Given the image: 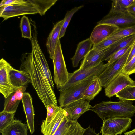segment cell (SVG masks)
Masks as SVG:
<instances>
[{"instance_id": "21", "label": "cell", "mask_w": 135, "mask_h": 135, "mask_svg": "<svg viewBox=\"0 0 135 135\" xmlns=\"http://www.w3.org/2000/svg\"><path fill=\"white\" fill-rule=\"evenodd\" d=\"M93 44L89 38L79 42L74 56L71 59L72 66L76 68L78 65L80 60L84 58L92 49Z\"/></svg>"}, {"instance_id": "32", "label": "cell", "mask_w": 135, "mask_h": 135, "mask_svg": "<svg viewBox=\"0 0 135 135\" xmlns=\"http://www.w3.org/2000/svg\"><path fill=\"white\" fill-rule=\"evenodd\" d=\"M110 10L118 11L127 10V8L135 2V0H112Z\"/></svg>"}, {"instance_id": "12", "label": "cell", "mask_w": 135, "mask_h": 135, "mask_svg": "<svg viewBox=\"0 0 135 135\" xmlns=\"http://www.w3.org/2000/svg\"><path fill=\"white\" fill-rule=\"evenodd\" d=\"M91 106L89 102L82 98L72 102L62 108L66 111L68 119L76 121L81 115L90 110Z\"/></svg>"}, {"instance_id": "9", "label": "cell", "mask_w": 135, "mask_h": 135, "mask_svg": "<svg viewBox=\"0 0 135 135\" xmlns=\"http://www.w3.org/2000/svg\"><path fill=\"white\" fill-rule=\"evenodd\" d=\"M132 45L121 57L109 65L98 76L101 85L105 88L122 71L126 64Z\"/></svg>"}, {"instance_id": "8", "label": "cell", "mask_w": 135, "mask_h": 135, "mask_svg": "<svg viewBox=\"0 0 135 135\" xmlns=\"http://www.w3.org/2000/svg\"><path fill=\"white\" fill-rule=\"evenodd\" d=\"M97 24L111 25L119 28L125 27L135 24V16L127 10L118 11L110 10L109 13Z\"/></svg>"}, {"instance_id": "16", "label": "cell", "mask_w": 135, "mask_h": 135, "mask_svg": "<svg viewBox=\"0 0 135 135\" xmlns=\"http://www.w3.org/2000/svg\"><path fill=\"white\" fill-rule=\"evenodd\" d=\"M26 88L20 87L15 88V91L5 99L3 111L15 113L20 101L22 100Z\"/></svg>"}, {"instance_id": "40", "label": "cell", "mask_w": 135, "mask_h": 135, "mask_svg": "<svg viewBox=\"0 0 135 135\" xmlns=\"http://www.w3.org/2000/svg\"><path fill=\"white\" fill-rule=\"evenodd\" d=\"M124 134V135H135V128L131 131L125 133Z\"/></svg>"}, {"instance_id": "37", "label": "cell", "mask_w": 135, "mask_h": 135, "mask_svg": "<svg viewBox=\"0 0 135 135\" xmlns=\"http://www.w3.org/2000/svg\"><path fill=\"white\" fill-rule=\"evenodd\" d=\"M135 55V41L132 45L130 53L127 59L126 64L128 63Z\"/></svg>"}, {"instance_id": "10", "label": "cell", "mask_w": 135, "mask_h": 135, "mask_svg": "<svg viewBox=\"0 0 135 135\" xmlns=\"http://www.w3.org/2000/svg\"><path fill=\"white\" fill-rule=\"evenodd\" d=\"M129 85H135V81L129 75L122 72L117 75L105 88V95L110 98Z\"/></svg>"}, {"instance_id": "1", "label": "cell", "mask_w": 135, "mask_h": 135, "mask_svg": "<svg viewBox=\"0 0 135 135\" xmlns=\"http://www.w3.org/2000/svg\"><path fill=\"white\" fill-rule=\"evenodd\" d=\"M31 41L32 51L31 53L22 55L20 70L29 74L31 82L47 109L50 104L57 105L52 76L47 61L40 46L37 35H33Z\"/></svg>"}, {"instance_id": "6", "label": "cell", "mask_w": 135, "mask_h": 135, "mask_svg": "<svg viewBox=\"0 0 135 135\" xmlns=\"http://www.w3.org/2000/svg\"><path fill=\"white\" fill-rule=\"evenodd\" d=\"M95 77L60 91L58 99L59 107L62 108L72 102L83 98L85 90Z\"/></svg>"}, {"instance_id": "19", "label": "cell", "mask_w": 135, "mask_h": 135, "mask_svg": "<svg viewBox=\"0 0 135 135\" xmlns=\"http://www.w3.org/2000/svg\"><path fill=\"white\" fill-rule=\"evenodd\" d=\"M135 41V35L123 38L114 43L108 47L102 60L107 61L116 52L128 46L132 45Z\"/></svg>"}, {"instance_id": "29", "label": "cell", "mask_w": 135, "mask_h": 135, "mask_svg": "<svg viewBox=\"0 0 135 135\" xmlns=\"http://www.w3.org/2000/svg\"><path fill=\"white\" fill-rule=\"evenodd\" d=\"M61 108L59 106L53 104L48 106L47 117L45 120L42 122L41 130L44 129L51 122Z\"/></svg>"}, {"instance_id": "30", "label": "cell", "mask_w": 135, "mask_h": 135, "mask_svg": "<svg viewBox=\"0 0 135 135\" xmlns=\"http://www.w3.org/2000/svg\"><path fill=\"white\" fill-rule=\"evenodd\" d=\"M15 113L2 111L0 112V132L10 125L15 120Z\"/></svg>"}, {"instance_id": "20", "label": "cell", "mask_w": 135, "mask_h": 135, "mask_svg": "<svg viewBox=\"0 0 135 135\" xmlns=\"http://www.w3.org/2000/svg\"><path fill=\"white\" fill-rule=\"evenodd\" d=\"M9 75L11 83L15 88H26L30 82L31 78L28 73L23 71L16 69L13 67L10 70Z\"/></svg>"}, {"instance_id": "17", "label": "cell", "mask_w": 135, "mask_h": 135, "mask_svg": "<svg viewBox=\"0 0 135 135\" xmlns=\"http://www.w3.org/2000/svg\"><path fill=\"white\" fill-rule=\"evenodd\" d=\"M21 101L26 117L28 129L30 133L32 134L35 131V114L32 103V98L28 93L25 92Z\"/></svg>"}, {"instance_id": "11", "label": "cell", "mask_w": 135, "mask_h": 135, "mask_svg": "<svg viewBox=\"0 0 135 135\" xmlns=\"http://www.w3.org/2000/svg\"><path fill=\"white\" fill-rule=\"evenodd\" d=\"M12 67L3 58L0 60V92L6 98L15 90L12 84L9 72Z\"/></svg>"}, {"instance_id": "4", "label": "cell", "mask_w": 135, "mask_h": 135, "mask_svg": "<svg viewBox=\"0 0 135 135\" xmlns=\"http://www.w3.org/2000/svg\"><path fill=\"white\" fill-rule=\"evenodd\" d=\"M51 59L54 66L53 79L54 83L57 87L62 86L68 82L69 73L66 67L60 40Z\"/></svg>"}, {"instance_id": "22", "label": "cell", "mask_w": 135, "mask_h": 135, "mask_svg": "<svg viewBox=\"0 0 135 135\" xmlns=\"http://www.w3.org/2000/svg\"><path fill=\"white\" fill-rule=\"evenodd\" d=\"M66 111L61 108L54 118L41 132L44 135H53L60 125L66 117Z\"/></svg>"}, {"instance_id": "15", "label": "cell", "mask_w": 135, "mask_h": 135, "mask_svg": "<svg viewBox=\"0 0 135 135\" xmlns=\"http://www.w3.org/2000/svg\"><path fill=\"white\" fill-rule=\"evenodd\" d=\"M108 47L100 50L92 48L84 58L79 68L88 69L100 64Z\"/></svg>"}, {"instance_id": "26", "label": "cell", "mask_w": 135, "mask_h": 135, "mask_svg": "<svg viewBox=\"0 0 135 135\" xmlns=\"http://www.w3.org/2000/svg\"><path fill=\"white\" fill-rule=\"evenodd\" d=\"M120 100H135V85H129L118 93L115 95Z\"/></svg>"}, {"instance_id": "24", "label": "cell", "mask_w": 135, "mask_h": 135, "mask_svg": "<svg viewBox=\"0 0 135 135\" xmlns=\"http://www.w3.org/2000/svg\"><path fill=\"white\" fill-rule=\"evenodd\" d=\"M102 87L98 76L95 77L85 90L83 98L89 102L93 100L101 91Z\"/></svg>"}, {"instance_id": "25", "label": "cell", "mask_w": 135, "mask_h": 135, "mask_svg": "<svg viewBox=\"0 0 135 135\" xmlns=\"http://www.w3.org/2000/svg\"><path fill=\"white\" fill-rule=\"evenodd\" d=\"M37 9L41 15H44L46 12L53 5L57 0H28Z\"/></svg>"}, {"instance_id": "18", "label": "cell", "mask_w": 135, "mask_h": 135, "mask_svg": "<svg viewBox=\"0 0 135 135\" xmlns=\"http://www.w3.org/2000/svg\"><path fill=\"white\" fill-rule=\"evenodd\" d=\"M65 20V18L59 21L54 25L47 38L46 44L50 58L52 59L59 40L61 29Z\"/></svg>"}, {"instance_id": "38", "label": "cell", "mask_w": 135, "mask_h": 135, "mask_svg": "<svg viewBox=\"0 0 135 135\" xmlns=\"http://www.w3.org/2000/svg\"><path fill=\"white\" fill-rule=\"evenodd\" d=\"M16 0H2L0 3V7L4 6H7L15 3Z\"/></svg>"}, {"instance_id": "39", "label": "cell", "mask_w": 135, "mask_h": 135, "mask_svg": "<svg viewBox=\"0 0 135 135\" xmlns=\"http://www.w3.org/2000/svg\"><path fill=\"white\" fill-rule=\"evenodd\" d=\"M126 9L129 12L135 16V2L128 7Z\"/></svg>"}, {"instance_id": "36", "label": "cell", "mask_w": 135, "mask_h": 135, "mask_svg": "<svg viewBox=\"0 0 135 135\" xmlns=\"http://www.w3.org/2000/svg\"><path fill=\"white\" fill-rule=\"evenodd\" d=\"M99 133H96L95 130L91 128L90 125L87 128L85 129L83 135H99Z\"/></svg>"}, {"instance_id": "28", "label": "cell", "mask_w": 135, "mask_h": 135, "mask_svg": "<svg viewBox=\"0 0 135 135\" xmlns=\"http://www.w3.org/2000/svg\"><path fill=\"white\" fill-rule=\"evenodd\" d=\"M134 35H135V24L119 28L117 31L108 38H123Z\"/></svg>"}, {"instance_id": "7", "label": "cell", "mask_w": 135, "mask_h": 135, "mask_svg": "<svg viewBox=\"0 0 135 135\" xmlns=\"http://www.w3.org/2000/svg\"><path fill=\"white\" fill-rule=\"evenodd\" d=\"M132 120L130 117H116L105 119L100 133L105 135H121L130 128Z\"/></svg>"}, {"instance_id": "27", "label": "cell", "mask_w": 135, "mask_h": 135, "mask_svg": "<svg viewBox=\"0 0 135 135\" xmlns=\"http://www.w3.org/2000/svg\"><path fill=\"white\" fill-rule=\"evenodd\" d=\"M20 27L22 37L27 38L31 40L32 38V36L30 23L28 17L25 15H23L21 18Z\"/></svg>"}, {"instance_id": "3", "label": "cell", "mask_w": 135, "mask_h": 135, "mask_svg": "<svg viewBox=\"0 0 135 135\" xmlns=\"http://www.w3.org/2000/svg\"><path fill=\"white\" fill-rule=\"evenodd\" d=\"M108 63L103 62L92 68L79 69L72 73H69L68 82L64 85L57 87L59 91L76 85L95 76H98L109 65Z\"/></svg>"}, {"instance_id": "2", "label": "cell", "mask_w": 135, "mask_h": 135, "mask_svg": "<svg viewBox=\"0 0 135 135\" xmlns=\"http://www.w3.org/2000/svg\"><path fill=\"white\" fill-rule=\"evenodd\" d=\"M132 101H103L91 106L90 110L95 112L103 121L109 118L133 117L135 113V105Z\"/></svg>"}, {"instance_id": "14", "label": "cell", "mask_w": 135, "mask_h": 135, "mask_svg": "<svg viewBox=\"0 0 135 135\" xmlns=\"http://www.w3.org/2000/svg\"><path fill=\"white\" fill-rule=\"evenodd\" d=\"M85 129L77 121L70 120L66 117L53 135H83Z\"/></svg>"}, {"instance_id": "35", "label": "cell", "mask_w": 135, "mask_h": 135, "mask_svg": "<svg viewBox=\"0 0 135 135\" xmlns=\"http://www.w3.org/2000/svg\"><path fill=\"white\" fill-rule=\"evenodd\" d=\"M132 45L126 47L115 53L108 60V63L109 65L114 62L122 56Z\"/></svg>"}, {"instance_id": "31", "label": "cell", "mask_w": 135, "mask_h": 135, "mask_svg": "<svg viewBox=\"0 0 135 135\" xmlns=\"http://www.w3.org/2000/svg\"><path fill=\"white\" fill-rule=\"evenodd\" d=\"M84 7L82 5L78 7H75L70 11H68L65 15V20L60 31L59 39L63 37L65 34L66 28L74 14Z\"/></svg>"}, {"instance_id": "5", "label": "cell", "mask_w": 135, "mask_h": 135, "mask_svg": "<svg viewBox=\"0 0 135 135\" xmlns=\"http://www.w3.org/2000/svg\"><path fill=\"white\" fill-rule=\"evenodd\" d=\"M38 13V11L28 0H16L12 4L0 7V17L3 18V21L18 16Z\"/></svg>"}, {"instance_id": "23", "label": "cell", "mask_w": 135, "mask_h": 135, "mask_svg": "<svg viewBox=\"0 0 135 135\" xmlns=\"http://www.w3.org/2000/svg\"><path fill=\"white\" fill-rule=\"evenodd\" d=\"M27 124L18 120H15L1 132L2 135H28Z\"/></svg>"}, {"instance_id": "13", "label": "cell", "mask_w": 135, "mask_h": 135, "mask_svg": "<svg viewBox=\"0 0 135 135\" xmlns=\"http://www.w3.org/2000/svg\"><path fill=\"white\" fill-rule=\"evenodd\" d=\"M119 28L117 26L111 25H97L93 29L90 38L93 45L97 44L106 39Z\"/></svg>"}, {"instance_id": "33", "label": "cell", "mask_w": 135, "mask_h": 135, "mask_svg": "<svg viewBox=\"0 0 135 135\" xmlns=\"http://www.w3.org/2000/svg\"><path fill=\"white\" fill-rule=\"evenodd\" d=\"M122 38H107L99 44L93 45L92 48L97 50L104 49L109 47L114 43Z\"/></svg>"}, {"instance_id": "41", "label": "cell", "mask_w": 135, "mask_h": 135, "mask_svg": "<svg viewBox=\"0 0 135 135\" xmlns=\"http://www.w3.org/2000/svg\"><path fill=\"white\" fill-rule=\"evenodd\" d=\"M102 135H105L104 134H102Z\"/></svg>"}, {"instance_id": "34", "label": "cell", "mask_w": 135, "mask_h": 135, "mask_svg": "<svg viewBox=\"0 0 135 135\" xmlns=\"http://www.w3.org/2000/svg\"><path fill=\"white\" fill-rule=\"evenodd\" d=\"M122 72L129 75L135 73V55L123 68Z\"/></svg>"}]
</instances>
